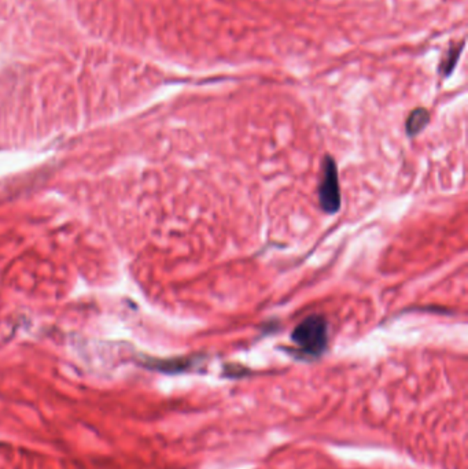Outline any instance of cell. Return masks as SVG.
<instances>
[{"instance_id": "277c9868", "label": "cell", "mask_w": 468, "mask_h": 469, "mask_svg": "<svg viewBox=\"0 0 468 469\" xmlns=\"http://www.w3.org/2000/svg\"><path fill=\"white\" fill-rule=\"evenodd\" d=\"M428 122H430V113L423 107L415 109L407 120V134L410 136L419 135L421 131L428 125Z\"/></svg>"}, {"instance_id": "6da1fadb", "label": "cell", "mask_w": 468, "mask_h": 469, "mask_svg": "<svg viewBox=\"0 0 468 469\" xmlns=\"http://www.w3.org/2000/svg\"><path fill=\"white\" fill-rule=\"evenodd\" d=\"M291 340L305 357H320L327 349V320L322 315H311L294 328Z\"/></svg>"}, {"instance_id": "3957f363", "label": "cell", "mask_w": 468, "mask_h": 469, "mask_svg": "<svg viewBox=\"0 0 468 469\" xmlns=\"http://www.w3.org/2000/svg\"><path fill=\"white\" fill-rule=\"evenodd\" d=\"M465 46H466L465 40H462L458 45H452L449 47V49L446 51L445 56L442 58V61L439 63V69H438L439 73L444 77H449L453 73V70H455V67H456V65L459 62V58H460V55H462V52L465 49Z\"/></svg>"}, {"instance_id": "7a4b0ae2", "label": "cell", "mask_w": 468, "mask_h": 469, "mask_svg": "<svg viewBox=\"0 0 468 469\" xmlns=\"http://www.w3.org/2000/svg\"><path fill=\"white\" fill-rule=\"evenodd\" d=\"M319 202L328 214H335L341 209V187L336 164L332 157L326 155L322 166V182L319 186Z\"/></svg>"}]
</instances>
